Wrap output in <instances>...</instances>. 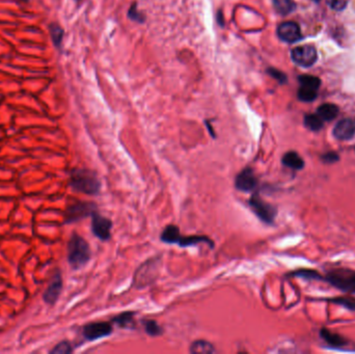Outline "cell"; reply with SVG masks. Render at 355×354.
<instances>
[{
  "instance_id": "1",
  "label": "cell",
  "mask_w": 355,
  "mask_h": 354,
  "mask_svg": "<svg viewBox=\"0 0 355 354\" xmlns=\"http://www.w3.org/2000/svg\"><path fill=\"white\" fill-rule=\"evenodd\" d=\"M70 184L74 190L90 195L99 193L101 188V182L97 175L84 168L74 169L71 173Z\"/></svg>"
},
{
  "instance_id": "2",
  "label": "cell",
  "mask_w": 355,
  "mask_h": 354,
  "mask_svg": "<svg viewBox=\"0 0 355 354\" xmlns=\"http://www.w3.org/2000/svg\"><path fill=\"white\" fill-rule=\"evenodd\" d=\"M91 248L88 243L77 234H73L68 245V261L73 269H80L90 261Z\"/></svg>"
},
{
  "instance_id": "3",
  "label": "cell",
  "mask_w": 355,
  "mask_h": 354,
  "mask_svg": "<svg viewBox=\"0 0 355 354\" xmlns=\"http://www.w3.org/2000/svg\"><path fill=\"white\" fill-rule=\"evenodd\" d=\"M324 281L338 289L355 294V271L349 269H337L328 272Z\"/></svg>"
},
{
  "instance_id": "4",
  "label": "cell",
  "mask_w": 355,
  "mask_h": 354,
  "mask_svg": "<svg viewBox=\"0 0 355 354\" xmlns=\"http://www.w3.org/2000/svg\"><path fill=\"white\" fill-rule=\"evenodd\" d=\"M248 203L251 210L254 211V213L263 221V223L268 225L273 224V221H274L277 214L275 207H273L272 205L262 200L257 193L250 197Z\"/></svg>"
},
{
  "instance_id": "5",
  "label": "cell",
  "mask_w": 355,
  "mask_h": 354,
  "mask_svg": "<svg viewBox=\"0 0 355 354\" xmlns=\"http://www.w3.org/2000/svg\"><path fill=\"white\" fill-rule=\"evenodd\" d=\"M291 57L293 62L303 68H308L317 61V51L310 45L298 46L292 50Z\"/></svg>"
},
{
  "instance_id": "6",
  "label": "cell",
  "mask_w": 355,
  "mask_h": 354,
  "mask_svg": "<svg viewBox=\"0 0 355 354\" xmlns=\"http://www.w3.org/2000/svg\"><path fill=\"white\" fill-rule=\"evenodd\" d=\"M82 334L85 340L96 341L113 334V326L108 322H94L83 327Z\"/></svg>"
},
{
  "instance_id": "7",
  "label": "cell",
  "mask_w": 355,
  "mask_h": 354,
  "mask_svg": "<svg viewBox=\"0 0 355 354\" xmlns=\"http://www.w3.org/2000/svg\"><path fill=\"white\" fill-rule=\"evenodd\" d=\"M92 216H93L92 231L94 235L100 240L103 241L109 240L110 236H112V227H113L112 220L104 216H101L100 214L96 212Z\"/></svg>"
},
{
  "instance_id": "8",
  "label": "cell",
  "mask_w": 355,
  "mask_h": 354,
  "mask_svg": "<svg viewBox=\"0 0 355 354\" xmlns=\"http://www.w3.org/2000/svg\"><path fill=\"white\" fill-rule=\"evenodd\" d=\"M258 186V179L250 167H245L237 175L235 179V187L242 193H250Z\"/></svg>"
},
{
  "instance_id": "9",
  "label": "cell",
  "mask_w": 355,
  "mask_h": 354,
  "mask_svg": "<svg viewBox=\"0 0 355 354\" xmlns=\"http://www.w3.org/2000/svg\"><path fill=\"white\" fill-rule=\"evenodd\" d=\"M96 211V206L91 203L74 204L65 211L66 223H74L88 215H93Z\"/></svg>"
},
{
  "instance_id": "10",
  "label": "cell",
  "mask_w": 355,
  "mask_h": 354,
  "mask_svg": "<svg viewBox=\"0 0 355 354\" xmlns=\"http://www.w3.org/2000/svg\"><path fill=\"white\" fill-rule=\"evenodd\" d=\"M63 290V278L59 271H56L52 279H51L46 291L44 292L43 299L47 305L53 306L56 300L58 299L59 295H61Z\"/></svg>"
},
{
  "instance_id": "11",
  "label": "cell",
  "mask_w": 355,
  "mask_h": 354,
  "mask_svg": "<svg viewBox=\"0 0 355 354\" xmlns=\"http://www.w3.org/2000/svg\"><path fill=\"white\" fill-rule=\"evenodd\" d=\"M277 35L286 43H295L301 39V31L297 23L287 21L278 26Z\"/></svg>"
},
{
  "instance_id": "12",
  "label": "cell",
  "mask_w": 355,
  "mask_h": 354,
  "mask_svg": "<svg viewBox=\"0 0 355 354\" xmlns=\"http://www.w3.org/2000/svg\"><path fill=\"white\" fill-rule=\"evenodd\" d=\"M334 136L339 141H350L355 135V121L343 119L334 128Z\"/></svg>"
},
{
  "instance_id": "13",
  "label": "cell",
  "mask_w": 355,
  "mask_h": 354,
  "mask_svg": "<svg viewBox=\"0 0 355 354\" xmlns=\"http://www.w3.org/2000/svg\"><path fill=\"white\" fill-rule=\"evenodd\" d=\"M283 164L287 167L295 169V171H300L305 167V160L301 158L300 155L297 152L290 151L287 152L282 159Z\"/></svg>"
},
{
  "instance_id": "14",
  "label": "cell",
  "mask_w": 355,
  "mask_h": 354,
  "mask_svg": "<svg viewBox=\"0 0 355 354\" xmlns=\"http://www.w3.org/2000/svg\"><path fill=\"white\" fill-rule=\"evenodd\" d=\"M181 236L179 227L174 225H169L162 232L160 239L162 242L168 243V244H178Z\"/></svg>"
},
{
  "instance_id": "15",
  "label": "cell",
  "mask_w": 355,
  "mask_h": 354,
  "mask_svg": "<svg viewBox=\"0 0 355 354\" xmlns=\"http://www.w3.org/2000/svg\"><path fill=\"white\" fill-rule=\"evenodd\" d=\"M198 243H207V244L210 245V247H213V245H214L213 241L209 237H206V236H186V237L181 236V238H180L179 242H178V244H179L181 247H187V246L196 245V244H198Z\"/></svg>"
},
{
  "instance_id": "16",
  "label": "cell",
  "mask_w": 355,
  "mask_h": 354,
  "mask_svg": "<svg viewBox=\"0 0 355 354\" xmlns=\"http://www.w3.org/2000/svg\"><path fill=\"white\" fill-rule=\"evenodd\" d=\"M317 113L323 121H331L338 116L339 107L335 104H329V103H327V104L319 106Z\"/></svg>"
},
{
  "instance_id": "17",
  "label": "cell",
  "mask_w": 355,
  "mask_h": 354,
  "mask_svg": "<svg viewBox=\"0 0 355 354\" xmlns=\"http://www.w3.org/2000/svg\"><path fill=\"white\" fill-rule=\"evenodd\" d=\"M190 352L191 353H201V354H211L215 353L216 350L214 348V346L204 340H198L191 344L190 346Z\"/></svg>"
},
{
  "instance_id": "18",
  "label": "cell",
  "mask_w": 355,
  "mask_h": 354,
  "mask_svg": "<svg viewBox=\"0 0 355 354\" xmlns=\"http://www.w3.org/2000/svg\"><path fill=\"white\" fill-rule=\"evenodd\" d=\"M134 316L135 314L133 312H125L114 317L113 322L123 328H130L133 326V323H134Z\"/></svg>"
},
{
  "instance_id": "19",
  "label": "cell",
  "mask_w": 355,
  "mask_h": 354,
  "mask_svg": "<svg viewBox=\"0 0 355 354\" xmlns=\"http://www.w3.org/2000/svg\"><path fill=\"white\" fill-rule=\"evenodd\" d=\"M273 5L275 11L280 15H289L296 7L293 0H273Z\"/></svg>"
},
{
  "instance_id": "20",
  "label": "cell",
  "mask_w": 355,
  "mask_h": 354,
  "mask_svg": "<svg viewBox=\"0 0 355 354\" xmlns=\"http://www.w3.org/2000/svg\"><path fill=\"white\" fill-rule=\"evenodd\" d=\"M305 126L312 131H320L323 128V120L316 114L306 115Z\"/></svg>"
},
{
  "instance_id": "21",
  "label": "cell",
  "mask_w": 355,
  "mask_h": 354,
  "mask_svg": "<svg viewBox=\"0 0 355 354\" xmlns=\"http://www.w3.org/2000/svg\"><path fill=\"white\" fill-rule=\"evenodd\" d=\"M320 334H321L322 338H324V340L331 346H339V347H341V346L346 344V341L344 340V338L341 336L332 334V333H330V331H328L327 329H325V328L321 330Z\"/></svg>"
},
{
  "instance_id": "22",
  "label": "cell",
  "mask_w": 355,
  "mask_h": 354,
  "mask_svg": "<svg viewBox=\"0 0 355 354\" xmlns=\"http://www.w3.org/2000/svg\"><path fill=\"white\" fill-rule=\"evenodd\" d=\"M49 32L51 34V39H52L54 45L56 47H61V44L64 38V31L63 28L59 26L58 24L55 23H51L49 25Z\"/></svg>"
},
{
  "instance_id": "23",
  "label": "cell",
  "mask_w": 355,
  "mask_h": 354,
  "mask_svg": "<svg viewBox=\"0 0 355 354\" xmlns=\"http://www.w3.org/2000/svg\"><path fill=\"white\" fill-rule=\"evenodd\" d=\"M298 80H299L301 86L314 88V90H318L321 84V80L318 77H315L312 75H302L298 78Z\"/></svg>"
},
{
  "instance_id": "24",
  "label": "cell",
  "mask_w": 355,
  "mask_h": 354,
  "mask_svg": "<svg viewBox=\"0 0 355 354\" xmlns=\"http://www.w3.org/2000/svg\"><path fill=\"white\" fill-rule=\"evenodd\" d=\"M298 98L303 102H312L317 98V90L306 86H300L298 90Z\"/></svg>"
},
{
  "instance_id": "25",
  "label": "cell",
  "mask_w": 355,
  "mask_h": 354,
  "mask_svg": "<svg viewBox=\"0 0 355 354\" xmlns=\"http://www.w3.org/2000/svg\"><path fill=\"white\" fill-rule=\"evenodd\" d=\"M145 333L151 337H158L162 334V328L155 320H145L144 322Z\"/></svg>"
},
{
  "instance_id": "26",
  "label": "cell",
  "mask_w": 355,
  "mask_h": 354,
  "mask_svg": "<svg viewBox=\"0 0 355 354\" xmlns=\"http://www.w3.org/2000/svg\"><path fill=\"white\" fill-rule=\"evenodd\" d=\"M330 301L339 306H343L346 308L351 309V311H355V299L352 297H338L336 299H331Z\"/></svg>"
},
{
  "instance_id": "27",
  "label": "cell",
  "mask_w": 355,
  "mask_h": 354,
  "mask_svg": "<svg viewBox=\"0 0 355 354\" xmlns=\"http://www.w3.org/2000/svg\"><path fill=\"white\" fill-rule=\"evenodd\" d=\"M292 275L301 276V277L307 278V279H319V278H322L321 275L318 274L317 271H314V270H299V271L294 272V274H292Z\"/></svg>"
},
{
  "instance_id": "28",
  "label": "cell",
  "mask_w": 355,
  "mask_h": 354,
  "mask_svg": "<svg viewBox=\"0 0 355 354\" xmlns=\"http://www.w3.org/2000/svg\"><path fill=\"white\" fill-rule=\"evenodd\" d=\"M73 351L72 346L69 342H62L57 344L55 347L51 350V353H62V354H65V353H71Z\"/></svg>"
},
{
  "instance_id": "29",
  "label": "cell",
  "mask_w": 355,
  "mask_h": 354,
  "mask_svg": "<svg viewBox=\"0 0 355 354\" xmlns=\"http://www.w3.org/2000/svg\"><path fill=\"white\" fill-rule=\"evenodd\" d=\"M339 155L336 152H327L323 154L321 156V160L326 164H330V163H335V162L339 161Z\"/></svg>"
},
{
  "instance_id": "30",
  "label": "cell",
  "mask_w": 355,
  "mask_h": 354,
  "mask_svg": "<svg viewBox=\"0 0 355 354\" xmlns=\"http://www.w3.org/2000/svg\"><path fill=\"white\" fill-rule=\"evenodd\" d=\"M129 17L131 19H133V20H135V21H140V22H142L144 20L143 17H142V15H140L138 13V11L136 9V4L133 5L131 7V9H130V11H129Z\"/></svg>"
},
{
  "instance_id": "31",
  "label": "cell",
  "mask_w": 355,
  "mask_h": 354,
  "mask_svg": "<svg viewBox=\"0 0 355 354\" xmlns=\"http://www.w3.org/2000/svg\"><path fill=\"white\" fill-rule=\"evenodd\" d=\"M268 73L270 74V75H271L272 77L276 78V79L279 81V82H285L286 76L284 75L283 73H280V72H278V71H276V70H274V69H269V70H268Z\"/></svg>"
},
{
  "instance_id": "32",
  "label": "cell",
  "mask_w": 355,
  "mask_h": 354,
  "mask_svg": "<svg viewBox=\"0 0 355 354\" xmlns=\"http://www.w3.org/2000/svg\"><path fill=\"white\" fill-rule=\"evenodd\" d=\"M330 5L337 10H341L346 5V0H331Z\"/></svg>"
},
{
  "instance_id": "33",
  "label": "cell",
  "mask_w": 355,
  "mask_h": 354,
  "mask_svg": "<svg viewBox=\"0 0 355 354\" xmlns=\"http://www.w3.org/2000/svg\"><path fill=\"white\" fill-rule=\"evenodd\" d=\"M21 1H28V0H21Z\"/></svg>"
},
{
  "instance_id": "34",
  "label": "cell",
  "mask_w": 355,
  "mask_h": 354,
  "mask_svg": "<svg viewBox=\"0 0 355 354\" xmlns=\"http://www.w3.org/2000/svg\"><path fill=\"white\" fill-rule=\"evenodd\" d=\"M75 1H77V2H79V1H81V0H75Z\"/></svg>"
},
{
  "instance_id": "35",
  "label": "cell",
  "mask_w": 355,
  "mask_h": 354,
  "mask_svg": "<svg viewBox=\"0 0 355 354\" xmlns=\"http://www.w3.org/2000/svg\"><path fill=\"white\" fill-rule=\"evenodd\" d=\"M315 1H319V0H315Z\"/></svg>"
}]
</instances>
